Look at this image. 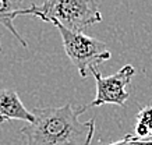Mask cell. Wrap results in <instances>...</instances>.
Masks as SVG:
<instances>
[{
    "label": "cell",
    "mask_w": 152,
    "mask_h": 145,
    "mask_svg": "<svg viewBox=\"0 0 152 145\" xmlns=\"http://www.w3.org/2000/svg\"><path fill=\"white\" fill-rule=\"evenodd\" d=\"M109 145H152V140H138V138L133 137V134H130V136H126L121 141H117V142Z\"/></svg>",
    "instance_id": "8"
},
{
    "label": "cell",
    "mask_w": 152,
    "mask_h": 145,
    "mask_svg": "<svg viewBox=\"0 0 152 145\" xmlns=\"http://www.w3.org/2000/svg\"><path fill=\"white\" fill-rule=\"evenodd\" d=\"M49 23L57 27L60 31L66 55L69 56L70 61L78 70L83 78H87L89 67H96L102 61L109 60L112 57V53L109 52L105 42L98 41L96 38L88 36L81 31L69 29L55 20Z\"/></svg>",
    "instance_id": "3"
},
{
    "label": "cell",
    "mask_w": 152,
    "mask_h": 145,
    "mask_svg": "<svg viewBox=\"0 0 152 145\" xmlns=\"http://www.w3.org/2000/svg\"><path fill=\"white\" fill-rule=\"evenodd\" d=\"M133 137L138 140H152V106L142 108L137 113V124Z\"/></svg>",
    "instance_id": "7"
},
{
    "label": "cell",
    "mask_w": 152,
    "mask_h": 145,
    "mask_svg": "<svg viewBox=\"0 0 152 145\" xmlns=\"http://www.w3.org/2000/svg\"><path fill=\"white\" fill-rule=\"evenodd\" d=\"M89 71L96 81V96L89 103V106H101L107 103L124 106L126 101L130 96L127 87L131 84V78L135 74V68L133 66H123L117 73L107 77H103L96 70V67H89Z\"/></svg>",
    "instance_id": "4"
},
{
    "label": "cell",
    "mask_w": 152,
    "mask_h": 145,
    "mask_svg": "<svg viewBox=\"0 0 152 145\" xmlns=\"http://www.w3.org/2000/svg\"><path fill=\"white\" fill-rule=\"evenodd\" d=\"M21 10H23V0H0V25L9 29L25 47L28 46L25 39L21 38V35L17 32V29L14 27V18L20 15Z\"/></svg>",
    "instance_id": "6"
},
{
    "label": "cell",
    "mask_w": 152,
    "mask_h": 145,
    "mask_svg": "<svg viewBox=\"0 0 152 145\" xmlns=\"http://www.w3.org/2000/svg\"><path fill=\"white\" fill-rule=\"evenodd\" d=\"M89 106L66 103L59 108H35V120L21 128L25 145H89L94 138L95 119L81 122Z\"/></svg>",
    "instance_id": "1"
},
{
    "label": "cell",
    "mask_w": 152,
    "mask_h": 145,
    "mask_svg": "<svg viewBox=\"0 0 152 145\" xmlns=\"http://www.w3.org/2000/svg\"><path fill=\"white\" fill-rule=\"evenodd\" d=\"M35 15L45 23L52 20L73 31L92 27L102 21V14L95 0H45L41 6L23 9L20 15Z\"/></svg>",
    "instance_id": "2"
},
{
    "label": "cell",
    "mask_w": 152,
    "mask_h": 145,
    "mask_svg": "<svg viewBox=\"0 0 152 145\" xmlns=\"http://www.w3.org/2000/svg\"><path fill=\"white\" fill-rule=\"evenodd\" d=\"M10 120H23L31 123L35 120L32 110L29 112L20 99V95L14 89L0 91V123Z\"/></svg>",
    "instance_id": "5"
}]
</instances>
